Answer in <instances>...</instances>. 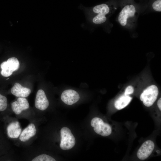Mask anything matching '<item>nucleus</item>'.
Masks as SVG:
<instances>
[{
  "mask_svg": "<svg viewBox=\"0 0 161 161\" xmlns=\"http://www.w3.org/2000/svg\"><path fill=\"white\" fill-rule=\"evenodd\" d=\"M158 89L155 85H152L144 90L140 98L146 106H151L156 100L158 94Z\"/></svg>",
  "mask_w": 161,
  "mask_h": 161,
  "instance_id": "nucleus-4",
  "label": "nucleus"
},
{
  "mask_svg": "<svg viewBox=\"0 0 161 161\" xmlns=\"http://www.w3.org/2000/svg\"><path fill=\"white\" fill-rule=\"evenodd\" d=\"M36 131L35 125L33 123L30 124L21 134L20 140L23 142L27 141L35 135Z\"/></svg>",
  "mask_w": 161,
  "mask_h": 161,
  "instance_id": "nucleus-13",
  "label": "nucleus"
},
{
  "mask_svg": "<svg viewBox=\"0 0 161 161\" xmlns=\"http://www.w3.org/2000/svg\"><path fill=\"white\" fill-rule=\"evenodd\" d=\"M154 143L151 140L145 142L138 149L137 156L140 160H145L151 154L154 148Z\"/></svg>",
  "mask_w": 161,
  "mask_h": 161,
  "instance_id": "nucleus-7",
  "label": "nucleus"
},
{
  "mask_svg": "<svg viewBox=\"0 0 161 161\" xmlns=\"http://www.w3.org/2000/svg\"><path fill=\"white\" fill-rule=\"evenodd\" d=\"M152 7L155 11L160 12L161 11V0H157L152 4Z\"/></svg>",
  "mask_w": 161,
  "mask_h": 161,
  "instance_id": "nucleus-17",
  "label": "nucleus"
},
{
  "mask_svg": "<svg viewBox=\"0 0 161 161\" xmlns=\"http://www.w3.org/2000/svg\"><path fill=\"white\" fill-rule=\"evenodd\" d=\"M21 131L20 123L18 121L10 123L7 128L8 136L11 138H17L20 135Z\"/></svg>",
  "mask_w": 161,
  "mask_h": 161,
  "instance_id": "nucleus-12",
  "label": "nucleus"
},
{
  "mask_svg": "<svg viewBox=\"0 0 161 161\" xmlns=\"http://www.w3.org/2000/svg\"><path fill=\"white\" fill-rule=\"evenodd\" d=\"M79 94L72 89L64 91L61 95L62 101L66 104L71 105L77 102L80 99Z\"/></svg>",
  "mask_w": 161,
  "mask_h": 161,
  "instance_id": "nucleus-8",
  "label": "nucleus"
},
{
  "mask_svg": "<svg viewBox=\"0 0 161 161\" xmlns=\"http://www.w3.org/2000/svg\"><path fill=\"white\" fill-rule=\"evenodd\" d=\"M19 66V62L16 58H10L7 61L3 62L1 64V74L4 77H9L12 74L13 72L18 69Z\"/></svg>",
  "mask_w": 161,
  "mask_h": 161,
  "instance_id": "nucleus-6",
  "label": "nucleus"
},
{
  "mask_svg": "<svg viewBox=\"0 0 161 161\" xmlns=\"http://www.w3.org/2000/svg\"><path fill=\"white\" fill-rule=\"evenodd\" d=\"M137 14L136 8L134 5L127 4L123 6L119 13L118 21L122 26H131L134 23Z\"/></svg>",
  "mask_w": 161,
  "mask_h": 161,
  "instance_id": "nucleus-2",
  "label": "nucleus"
},
{
  "mask_svg": "<svg viewBox=\"0 0 161 161\" xmlns=\"http://www.w3.org/2000/svg\"><path fill=\"white\" fill-rule=\"evenodd\" d=\"M11 91L12 94L16 97L24 98L28 96L31 92L30 89L24 87L17 83H15Z\"/></svg>",
  "mask_w": 161,
  "mask_h": 161,
  "instance_id": "nucleus-11",
  "label": "nucleus"
},
{
  "mask_svg": "<svg viewBox=\"0 0 161 161\" xmlns=\"http://www.w3.org/2000/svg\"><path fill=\"white\" fill-rule=\"evenodd\" d=\"M112 11L110 5L103 3L94 6L85 13L88 21L95 24H100L106 22Z\"/></svg>",
  "mask_w": 161,
  "mask_h": 161,
  "instance_id": "nucleus-1",
  "label": "nucleus"
},
{
  "mask_svg": "<svg viewBox=\"0 0 161 161\" xmlns=\"http://www.w3.org/2000/svg\"><path fill=\"white\" fill-rule=\"evenodd\" d=\"M7 106V98L0 94V111L5 110Z\"/></svg>",
  "mask_w": 161,
  "mask_h": 161,
  "instance_id": "nucleus-16",
  "label": "nucleus"
},
{
  "mask_svg": "<svg viewBox=\"0 0 161 161\" xmlns=\"http://www.w3.org/2000/svg\"><path fill=\"white\" fill-rule=\"evenodd\" d=\"M49 102L44 91L40 89L37 92L35 101V106L36 108L44 111L48 107Z\"/></svg>",
  "mask_w": 161,
  "mask_h": 161,
  "instance_id": "nucleus-9",
  "label": "nucleus"
},
{
  "mask_svg": "<svg viewBox=\"0 0 161 161\" xmlns=\"http://www.w3.org/2000/svg\"><path fill=\"white\" fill-rule=\"evenodd\" d=\"M32 161H55V160L50 156L42 154L39 155L33 159Z\"/></svg>",
  "mask_w": 161,
  "mask_h": 161,
  "instance_id": "nucleus-15",
  "label": "nucleus"
},
{
  "mask_svg": "<svg viewBox=\"0 0 161 161\" xmlns=\"http://www.w3.org/2000/svg\"><path fill=\"white\" fill-rule=\"evenodd\" d=\"M134 91L133 87L131 86H129L126 89L124 94L125 95H128L132 93Z\"/></svg>",
  "mask_w": 161,
  "mask_h": 161,
  "instance_id": "nucleus-18",
  "label": "nucleus"
},
{
  "mask_svg": "<svg viewBox=\"0 0 161 161\" xmlns=\"http://www.w3.org/2000/svg\"><path fill=\"white\" fill-rule=\"evenodd\" d=\"M161 98H160L158 100L157 103V104L158 105V106L160 109V110H161Z\"/></svg>",
  "mask_w": 161,
  "mask_h": 161,
  "instance_id": "nucleus-19",
  "label": "nucleus"
},
{
  "mask_svg": "<svg viewBox=\"0 0 161 161\" xmlns=\"http://www.w3.org/2000/svg\"><path fill=\"white\" fill-rule=\"evenodd\" d=\"M91 125L93 128L94 131L97 134L103 136H107L112 133L111 126L108 123H104L102 119L95 117L91 122Z\"/></svg>",
  "mask_w": 161,
  "mask_h": 161,
  "instance_id": "nucleus-5",
  "label": "nucleus"
},
{
  "mask_svg": "<svg viewBox=\"0 0 161 161\" xmlns=\"http://www.w3.org/2000/svg\"><path fill=\"white\" fill-rule=\"evenodd\" d=\"M61 137L60 146L63 150H69L72 148L75 144V139L70 129L66 127L61 130Z\"/></svg>",
  "mask_w": 161,
  "mask_h": 161,
  "instance_id": "nucleus-3",
  "label": "nucleus"
},
{
  "mask_svg": "<svg viewBox=\"0 0 161 161\" xmlns=\"http://www.w3.org/2000/svg\"><path fill=\"white\" fill-rule=\"evenodd\" d=\"M132 97L124 94L117 99L114 103V106L118 110H121L125 107L130 103Z\"/></svg>",
  "mask_w": 161,
  "mask_h": 161,
  "instance_id": "nucleus-14",
  "label": "nucleus"
},
{
  "mask_svg": "<svg viewBox=\"0 0 161 161\" xmlns=\"http://www.w3.org/2000/svg\"><path fill=\"white\" fill-rule=\"evenodd\" d=\"M29 104L26 99L24 97H19L17 101L11 104L13 111L16 114H20L22 111L29 108Z\"/></svg>",
  "mask_w": 161,
  "mask_h": 161,
  "instance_id": "nucleus-10",
  "label": "nucleus"
}]
</instances>
